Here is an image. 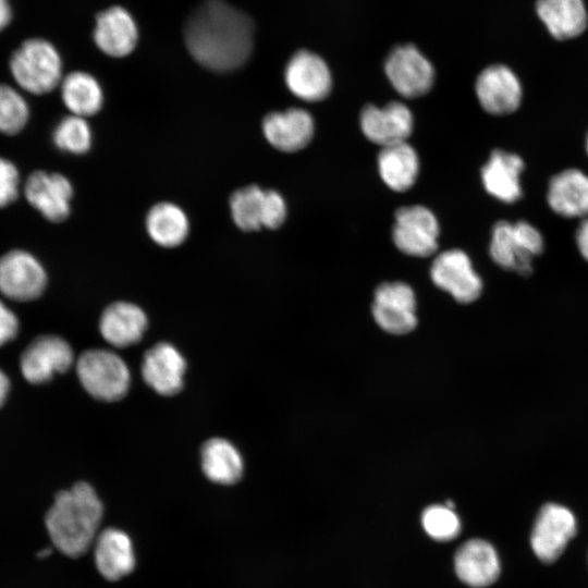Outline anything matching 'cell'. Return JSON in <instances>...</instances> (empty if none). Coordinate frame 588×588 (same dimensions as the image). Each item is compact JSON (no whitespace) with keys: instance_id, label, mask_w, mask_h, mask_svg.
Wrapping results in <instances>:
<instances>
[{"instance_id":"obj_1","label":"cell","mask_w":588,"mask_h":588,"mask_svg":"<svg viewBox=\"0 0 588 588\" xmlns=\"http://www.w3.org/2000/svg\"><path fill=\"white\" fill-rule=\"evenodd\" d=\"M184 37L203 66L229 72L244 65L254 46L250 17L223 0H204L188 16Z\"/></svg>"},{"instance_id":"obj_2","label":"cell","mask_w":588,"mask_h":588,"mask_svg":"<svg viewBox=\"0 0 588 588\" xmlns=\"http://www.w3.org/2000/svg\"><path fill=\"white\" fill-rule=\"evenodd\" d=\"M102 504L86 482L60 491L45 516L53 546L70 558L85 554L97 538Z\"/></svg>"},{"instance_id":"obj_3","label":"cell","mask_w":588,"mask_h":588,"mask_svg":"<svg viewBox=\"0 0 588 588\" xmlns=\"http://www.w3.org/2000/svg\"><path fill=\"white\" fill-rule=\"evenodd\" d=\"M62 66L58 49L41 37L22 41L9 60V70L17 88L36 96L51 93L60 86Z\"/></svg>"},{"instance_id":"obj_4","label":"cell","mask_w":588,"mask_h":588,"mask_svg":"<svg viewBox=\"0 0 588 588\" xmlns=\"http://www.w3.org/2000/svg\"><path fill=\"white\" fill-rule=\"evenodd\" d=\"M543 248L541 233L528 221L511 223L500 220L493 225L489 252L492 260L504 269L523 275L530 274L531 260Z\"/></svg>"},{"instance_id":"obj_5","label":"cell","mask_w":588,"mask_h":588,"mask_svg":"<svg viewBox=\"0 0 588 588\" xmlns=\"http://www.w3.org/2000/svg\"><path fill=\"white\" fill-rule=\"evenodd\" d=\"M76 373L83 388L101 401L123 397L131 382L130 370L124 360L108 350H89L76 362Z\"/></svg>"},{"instance_id":"obj_6","label":"cell","mask_w":588,"mask_h":588,"mask_svg":"<svg viewBox=\"0 0 588 588\" xmlns=\"http://www.w3.org/2000/svg\"><path fill=\"white\" fill-rule=\"evenodd\" d=\"M230 209L234 223L243 231L277 229L286 217L284 198L275 191L257 185L235 191L230 198Z\"/></svg>"},{"instance_id":"obj_7","label":"cell","mask_w":588,"mask_h":588,"mask_svg":"<svg viewBox=\"0 0 588 588\" xmlns=\"http://www.w3.org/2000/svg\"><path fill=\"white\" fill-rule=\"evenodd\" d=\"M47 272L29 252L11 249L0 257V293L16 302L38 298L47 285Z\"/></svg>"},{"instance_id":"obj_8","label":"cell","mask_w":588,"mask_h":588,"mask_svg":"<svg viewBox=\"0 0 588 588\" xmlns=\"http://www.w3.org/2000/svg\"><path fill=\"white\" fill-rule=\"evenodd\" d=\"M22 191L28 205L46 220L59 223L70 216L74 191L65 175L35 170L23 182Z\"/></svg>"},{"instance_id":"obj_9","label":"cell","mask_w":588,"mask_h":588,"mask_svg":"<svg viewBox=\"0 0 588 588\" xmlns=\"http://www.w3.org/2000/svg\"><path fill=\"white\" fill-rule=\"evenodd\" d=\"M576 530V518L571 510L555 503L543 505L530 535L535 555L544 563L556 561Z\"/></svg>"},{"instance_id":"obj_10","label":"cell","mask_w":588,"mask_h":588,"mask_svg":"<svg viewBox=\"0 0 588 588\" xmlns=\"http://www.w3.org/2000/svg\"><path fill=\"white\" fill-rule=\"evenodd\" d=\"M439 232L437 218L421 205L402 207L395 212L393 242L406 255H432L438 248Z\"/></svg>"},{"instance_id":"obj_11","label":"cell","mask_w":588,"mask_h":588,"mask_svg":"<svg viewBox=\"0 0 588 588\" xmlns=\"http://www.w3.org/2000/svg\"><path fill=\"white\" fill-rule=\"evenodd\" d=\"M384 71L394 89L406 98L427 94L434 81L432 64L413 45L395 47L385 60Z\"/></svg>"},{"instance_id":"obj_12","label":"cell","mask_w":588,"mask_h":588,"mask_svg":"<svg viewBox=\"0 0 588 588\" xmlns=\"http://www.w3.org/2000/svg\"><path fill=\"white\" fill-rule=\"evenodd\" d=\"M73 362L70 344L61 336L46 334L37 336L26 346L21 355L20 368L25 380L40 384L69 370Z\"/></svg>"},{"instance_id":"obj_13","label":"cell","mask_w":588,"mask_h":588,"mask_svg":"<svg viewBox=\"0 0 588 588\" xmlns=\"http://www.w3.org/2000/svg\"><path fill=\"white\" fill-rule=\"evenodd\" d=\"M415 293L403 282L379 285L375 292L372 315L378 326L392 334H405L417 324Z\"/></svg>"},{"instance_id":"obj_14","label":"cell","mask_w":588,"mask_h":588,"mask_svg":"<svg viewBox=\"0 0 588 588\" xmlns=\"http://www.w3.org/2000/svg\"><path fill=\"white\" fill-rule=\"evenodd\" d=\"M430 277L441 290L464 304L476 301L482 291V281L473 269L471 261L461 249L441 253L432 262Z\"/></svg>"},{"instance_id":"obj_15","label":"cell","mask_w":588,"mask_h":588,"mask_svg":"<svg viewBox=\"0 0 588 588\" xmlns=\"http://www.w3.org/2000/svg\"><path fill=\"white\" fill-rule=\"evenodd\" d=\"M475 89L480 106L490 114H511L522 102L520 82L504 64H493L483 69L476 79Z\"/></svg>"},{"instance_id":"obj_16","label":"cell","mask_w":588,"mask_h":588,"mask_svg":"<svg viewBox=\"0 0 588 588\" xmlns=\"http://www.w3.org/2000/svg\"><path fill=\"white\" fill-rule=\"evenodd\" d=\"M284 79L290 91L305 101L324 99L332 86L331 72L321 57L301 50L287 62Z\"/></svg>"},{"instance_id":"obj_17","label":"cell","mask_w":588,"mask_h":588,"mask_svg":"<svg viewBox=\"0 0 588 588\" xmlns=\"http://www.w3.org/2000/svg\"><path fill=\"white\" fill-rule=\"evenodd\" d=\"M413 127V114L402 102L393 101L382 108L368 105L360 113L364 135L381 147L406 142Z\"/></svg>"},{"instance_id":"obj_18","label":"cell","mask_w":588,"mask_h":588,"mask_svg":"<svg viewBox=\"0 0 588 588\" xmlns=\"http://www.w3.org/2000/svg\"><path fill=\"white\" fill-rule=\"evenodd\" d=\"M186 362L170 343H157L143 358L144 381L161 395L176 394L183 387Z\"/></svg>"},{"instance_id":"obj_19","label":"cell","mask_w":588,"mask_h":588,"mask_svg":"<svg viewBox=\"0 0 588 588\" xmlns=\"http://www.w3.org/2000/svg\"><path fill=\"white\" fill-rule=\"evenodd\" d=\"M314 126L311 115L299 108L271 112L262 121V132L268 143L284 152H294L307 146L313 138Z\"/></svg>"},{"instance_id":"obj_20","label":"cell","mask_w":588,"mask_h":588,"mask_svg":"<svg viewBox=\"0 0 588 588\" xmlns=\"http://www.w3.org/2000/svg\"><path fill=\"white\" fill-rule=\"evenodd\" d=\"M454 567L457 577L473 588L490 586L501 572L494 547L482 539L464 542L455 553Z\"/></svg>"},{"instance_id":"obj_21","label":"cell","mask_w":588,"mask_h":588,"mask_svg":"<svg viewBox=\"0 0 588 588\" xmlns=\"http://www.w3.org/2000/svg\"><path fill=\"white\" fill-rule=\"evenodd\" d=\"M138 32L132 15L121 7H112L96 17L94 40L106 54L122 58L136 47Z\"/></svg>"},{"instance_id":"obj_22","label":"cell","mask_w":588,"mask_h":588,"mask_svg":"<svg viewBox=\"0 0 588 588\" xmlns=\"http://www.w3.org/2000/svg\"><path fill=\"white\" fill-rule=\"evenodd\" d=\"M524 160L516 154L495 149L481 169V181L488 194L506 204L522 195L520 174Z\"/></svg>"},{"instance_id":"obj_23","label":"cell","mask_w":588,"mask_h":588,"mask_svg":"<svg viewBox=\"0 0 588 588\" xmlns=\"http://www.w3.org/2000/svg\"><path fill=\"white\" fill-rule=\"evenodd\" d=\"M549 207L565 218L588 217V175L578 169H565L550 179Z\"/></svg>"},{"instance_id":"obj_24","label":"cell","mask_w":588,"mask_h":588,"mask_svg":"<svg viewBox=\"0 0 588 588\" xmlns=\"http://www.w3.org/2000/svg\"><path fill=\"white\" fill-rule=\"evenodd\" d=\"M147 323L142 308L132 303L117 302L101 314L99 331L108 343L125 347L143 338Z\"/></svg>"},{"instance_id":"obj_25","label":"cell","mask_w":588,"mask_h":588,"mask_svg":"<svg viewBox=\"0 0 588 588\" xmlns=\"http://www.w3.org/2000/svg\"><path fill=\"white\" fill-rule=\"evenodd\" d=\"M94 543L95 563L106 579L118 580L133 571L134 552L125 532L115 528L105 529Z\"/></svg>"},{"instance_id":"obj_26","label":"cell","mask_w":588,"mask_h":588,"mask_svg":"<svg viewBox=\"0 0 588 588\" xmlns=\"http://www.w3.org/2000/svg\"><path fill=\"white\" fill-rule=\"evenodd\" d=\"M536 11L549 33L559 40L579 36L588 24L584 0H537Z\"/></svg>"},{"instance_id":"obj_27","label":"cell","mask_w":588,"mask_h":588,"mask_svg":"<svg viewBox=\"0 0 588 588\" xmlns=\"http://www.w3.org/2000/svg\"><path fill=\"white\" fill-rule=\"evenodd\" d=\"M378 169L382 181L395 192L411 188L417 179L419 159L415 149L406 142L381 148Z\"/></svg>"},{"instance_id":"obj_28","label":"cell","mask_w":588,"mask_h":588,"mask_svg":"<svg viewBox=\"0 0 588 588\" xmlns=\"http://www.w3.org/2000/svg\"><path fill=\"white\" fill-rule=\"evenodd\" d=\"M59 87L62 102L71 114L87 118L100 111L103 93L91 74L83 71L71 72L63 76Z\"/></svg>"},{"instance_id":"obj_29","label":"cell","mask_w":588,"mask_h":588,"mask_svg":"<svg viewBox=\"0 0 588 588\" xmlns=\"http://www.w3.org/2000/svg\"><path fill=\"white\" fill-rule=\"evenodd\" d=\"M201 467L211 481L233 485L243 474V460L230 441L212 438L201 448Z\"/></svg>"},{"instance_id":"obj_30","label":"cell","mask_w":588,"mask_h":588,"mask_svg":"<svg viewBox=\"0 0 588 588\" xmlns=\"http://www.w3.org/2000/svg\"><path fill=\"white\" fill-rule=\"evenodd\" d=\"M146 230L150 238L162 247H176L187 237L189 222L186 213L172 203L156 204L147 213Z\"/></svg>"},{"instance_id":"obj_31","label":"cell","mask_w":588,"mask_h":588,"mask_svg":"<svg viewBox=\"0 0 588 588\" xmlns=\"http://www.w3.org/2000/svg\"><path fill=\"white\" fill-rule=\"evenodd\" d=\"M30 108L19 88L0 83V134L14 136L27 125Z\"/></svg>"},{"instance_id":"obj_32","label":"cell","mask_w":588,"mask_h":588,"mask_svg":"<svg viewBox=\"0 0 588 588\" xmlns=\"http://www.w3.org/2000/svg\"><path fill=\"white\" fill-rule=\"evenodd\" d=\"M52 142L64 152L73 155L87 152L91 147L93 135L86 118L70 114L61 119L53 128Z\"/></svg>"},{"instance_id":"obj_33","label":"cell","mask_w":588,"mask_h":588,"mask_svg":"<svg viewBox=\"0 0 588 588\" xmlns=\"http://www.w3.org/2000/svg\"><path fill=\"white\" fill-rule=\"evenodd\" d=\"M425 531L437 541L454 539L461 531V522L453 509L446 505H430L421 514Z\"/></svg>"},{"instance_id":"obj_34","label":"cell","mask_w":588,"mask_h":588,"mask_svg":"<svg viewBox=\"0 0 588 588\" xmlns=\"http://www.w3.org/2000/svg\"><path fill=\"white\" fill-rule=\"evenodd\" d=\"M21 175L16 164L0 156V209L12 205L20 196Z\"/></svg>"},{"instance_id":"obj_35","label":"cell","mask_w":588,"mask_h":588,"mask_svg":"<svg viewBox=\"0 0 588 588\" xmlns=\"http://www.w3.org/2000/svg\"><path fill=\"white\" fill-rule=\"evenodd\" d=\"M16 315L0 299V346L12 341L19 332Z\"/></svg>"},{"instance_id":"obj_36","label":"cell","mask_w":588,"mask_h":588,"mask_svg":"<svg viewBox=\"0 0 588 588\" xmlns=\"http://www.w3.org/2000/svg\"><path fill=\"white\" fill-rule=\"evenodd\" d=\"M575 240L579 253L588 261V217L584 218L578 225Z\"/></svg>"},{"instance_id":"obj_37","label":"cell","mask_w":588,"mask_h":588,"mask_svg":"<svg viewBox=\"0 0 588 588\" xmlns=\"http://www.w3.org/2000/svg\"><path fill=\"white\" fill-rule=\"evenodd\" d=\"M12 17L13 11L10 0H0V32L10 25Z\"/></svg>"},{"instance_id":"obj_38","label":"cell","mask_w":588,"mask_h":588,"mask_svg":"<svg viewBox=\"0 0 588 588\" xmlns=\"http://www.w3.org/2000/svg\"><path fill=\"white\" fill-rule=\"evenodd\" d=\"M10 390V380L8 376L0 369V406L4 403Z\"/></svg>"},{"instance_id":"obj_39","label":"cell","mask_w":588,"mask_h":588,"mask_svg":"<svg viewBox=\"0 0 588 588\" xmlns=\"http://www.w3.org/2000/svg\"><path fill=\"white\" fill-rule=\"evenodd\" d=\"M585 147H586V152L588 155V133H587V136H586Z\"/></svg>"}]
</instances>
